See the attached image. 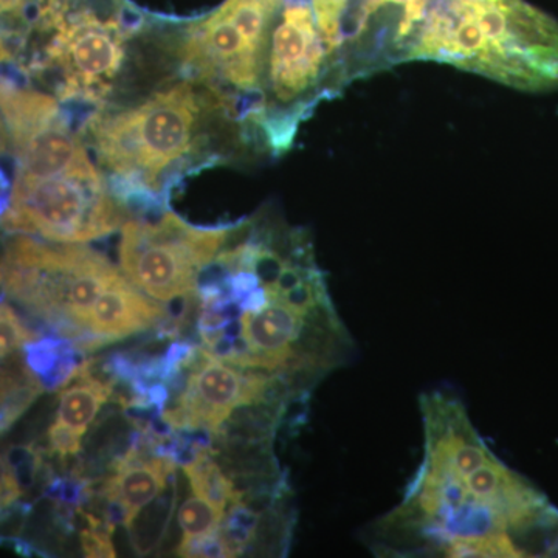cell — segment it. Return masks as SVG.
Here are the masks:
<instances>
[{"instance_id": "3957f363", "label": "cell", "mask_w": 558, "mask_h": 558, "mask_svg": "<svg viewBox=\"0 0 558 558\" xmlns=\"http://www.w3.org/2000/svg\"><path fill=\"white\" fill-rule=\"evenodd\" d=\"M414 61H436L523 90L558 87V25L521 0H432Z\"/></svg>"}, {"instance_id": "44dd1931", "label": "cell", "mask_w": 558, "mask_h": 558, "mask_svg": "<svg viewBox=\"0 0 558 558\" xmlns=\"http://www.w3.org/2000/svg\"><path fill=\"white\" fill-rule=\"evenodd\" d=\"M9 506H11L9 499H7L5 495L0 492V515H2L3 510L9 508Z\"/></svg>"}, {"instance_id": "5bb4252c", "label": "cell", "mask_w": 558, "mask_h": 558, "mask_svg": "<svg viewBox=\"0 0 558 558\" xmlns=\"http://www.w3.org/2000/svg\"><path fill=\"white\" fill-rule=\"evenodd\" d=\"M38 339L10 304L0 301V359L13 354L31 341Z\"/></svg>"}, {"instance_id": "d6986e66", "label": "cell", "mask_w": 558, "mask_h": 558, "mask_svg": "<svg viewBox=\"0 0 558 558\" xmlns=\"http://www.w3.org/2000/svg\"><path fill=\"white\" fill-rule=\"evenodd\" d=\"M0 492L5 495L10 505L16 502L22 495V487L17 480L14 478L13 470H11L5 457H0Z\"/></svg>"}, {"instance_id": "ac0fdd59", "label": "cell", "mask_w": 558, "mask_h": 558, "mask_svg": "<svg viewBox=\"0 0 558 558\" xmlns=\"http://www.w3.org/2000/svg\"><path fill=\"white\" fill-rule=\"evenodd\" d=\"M47 436H49V447L53 453L60 454L62 458L80 453L83 436L54 424H51Z\"/></svg>"}, {"instance_id": "7c38bea8", "label": "cell", "mask_w": 558, "mask_h": 558, "mask_svg": "<svg viewBox=\"0 0 558 558\" xmlns=\"http://www.w3.org/2000/svg\"><path fill=\"white\" fill-rule=\"evenodd\" d=\"M43 391V385L27 366L0 368V435L31 409Z\"/></svg>"}, {"instance_id": "7402d4cb", "label": "cell", "mask_w": 558, "mask_h": 558, "mask_svg": "<svg viewBox=\"0 0 558 558\" xmlns=\"http://www.w3.org/2000/svg\"><path fill=\"white\" fill-rule=\"evenodd\" d=\"M0 284H2V271H0Z\"/></svg>"}, {"instance_id": "277c9868", "label": "cell", "mask_w": 558, "mask_h": 558, "mask_svg": "<svg viewBox=\"0 0 558 558\" xmlns=\"http://www.w3.org/2000/svg\"><path fill=\"white\" fill-rule=\"evenodd\" d=\"M281 5L282 0H226L215 13L183 28L174 49L180 75L215 92L240 124L248 148L260 153H266L264 70Z\"/></svg>"}, {"instance_id": "52a82bcc", "label": "cell", "mask_w": 558, "mask_h": 558, "mask_svg": "<svg viewBox=\"0 0 558 558\" xmlns=\"http://www.w3.org/2000/svg\"><path fill=\"white\" fill-rule=\"evenodd\" d=\"M233 226L194 227L175 213L121 226L120 267L153 300L170 301L196 290L202 269L218 256Z\"/></svg>"}, {"instance_id": "6da1fadb", "label": "cell", "mask_w": 558, "mask_h": 558, "mask_svg": "<svg viewBox=\"0 0 558 558\" xmlns=\"http://www.w3.org/2000/svg\"><path fill=\"white\" fill-rule=\"evenodd\" d=\"M424 457L402 501L366 532L379 557L558 556V513L481 438L461 400L421 398Z\"/></svg>"}, {"instance_id": "ba28073f", "label": "cell", "mask_w": 558, "mask_h": 558, "mask_svg": "<svg viewBox=\"0 0 558 558\" xmlns=\"http://www.w3.org/2000/svg\"><path fill=\"white\" fill-rule=\"evenodd\" d=\"M167 317V307L148 299L123 275L94 304L86 330L109 343L160 325Z\"/></svg>"}, {"instance_id": "7a4b0ae2", "label": "cell", "mask_w": 558, "mask_h": 558, "mask_svg": "<svg viewBox=\"0 0 558 558\" xmlns=\"http://www.w3.org/2000/svg\"><path fill=\"white\" fill-rule=\"evenodd\" d=\"M80 134L113 196L145 213H163L183 175L250 149L218 95L185 75L137 101L92 110Z\"/></svg>"}, {"instance_id": "4fadbf2b", "label": "cell", "mask_w": 558, "mask_h": 558, "mask_svg": "<svg viewBox=\"0 0 558 558\" xmlns=\"http://www.w3.org/2000/svg\"><path fill=\"white\" fill-rule=\"evenodd\" d=\"M226 513V510L216 508L207 499L197 495L186 499L179 509V524L182 527L183 539L220 534Z\"/></svg>"}, {"instance_id": "2e32d148", "label": "cell", "mask_w": 558, "mask_h": 558, "mask_svg": "<svg viewBox=\"0 0 558 558\" xmlns=\"http://www.w3.org/2000/svg\"><path fill=\"white\" fill-rule=\"evenodd\" d=\"M5 458L20 486L22 488L33 486L40 468V454L35 450V447H13V449L7 451Z\"/></svg>"}, {"instance_id": "9c48e42d", "label": "cell", "mask_w": 558, "mask_h": 558, "mask_svg": "<svg viewBox=\"0 0 558 558\" xmlns=\"http://www.w3.org/2000/svg\"><path fill=\"white\" fill-rule=\"evenodd\" d=\"M174 462L167 457L134 458L123 454L113 465V475L102 484L101 497L116 498L132 517L153 502L174 478Z\"/></svg>"}, {"instance_id": "8992f818", "label": "cell", "mask_w": 558, "mask_h": 558, "mask_svg": "<svg viewBox=\"0 0 558 558\" xmlns=\"http://www.w3.org/2000/svg\"><path fill=\"white\" fill-rule=\"evenodd\" d=\"M126 208L113 196L102 171L64 179L14 175L2 227L58 244L100 240L123 226Z\"/></svg>"}, {"instance_id": "30bf717a", "label": "cell", "mask_w": 558, "mask_h": 558, "mask_svg": "<svg viewBox=\"0 0 558 558\" xmlns=\"http://www.w3.org/2000/svg\"><path fill=\"white\" fill-rule=\"evenodd\" d=\"M25 366L44 389L57 391L89 365L86 352L69 339H36L25 344Z\"/></svg>"}, {"instance_id": "8fae6325", "label": "cell", "mask_w": 558, "mask_h": 558, "mask_svg": "<svg viewBox=\"0 0 558 558\" xmlns=\"http://www.w3.org/2000/svg\"><path fill=\"white\" fill-rule=\"evenodd\" d=\"M92 365L94 360L81 371L72 387L61 391L60 405L53 422L58 427L68 428L80 436L86 435L92 422L113 392V380L92 376Z\"/></svg>"}, {"instance_id": "9a60e30c", "label": "cell", "mask_w": 558, "mask_h": 558, "mask_svg": "<svg viewBox=\"0 0 558 558\" xmlns=\"http://www.w3.org/2000/svg\"><path fill=\"white\" fill-rule=\"evenodd\" d=\"M92 494L94 488L86 478H54L46 487L47 497L64 508H83Z\"/></svg>"}, {"instance_id": "e0dca14e", "label": "cell", "mask_w": 558, "mask_h": 558, "mask_svg": "<svg viewBox=\"0 0 558 558\" xmlns=\"http://www.w3.org/2000/svg\"><path fill=\"white\" fill-rule=\"evenodd\" d=\"M182 557H233L229 546L223 542L222 535L213 534L205 537L182 539L178 549Z\"/></svg>"}, {"instance_id": "ffe728a7", "label": "cell", "mask_w": 558, "mask_h": 558, "mask_svg": "<svg viewBox=\"0 0 558 558\" xmlns=\"http://www.w3.org/2000/svg\"><path fill=\"white\" fill-rule=\"evenodd\" d=\"M10 58L9 47L5 46L3 39L0 38V62L7 61Z\"/></svg>"}, {"instance_id": "5b68a950", "label": "cell", "mask_w": 558, "mask_h": 558, "mask_svg": "<svg viewBox=\"0 0 558 558\" xmlns=\"http://www.w3.org/2000/svg\"><path fill=\"white\" fill-rule=\"evenodd\" d=\"M140 24L120 0H46L39 53L32 69L49 73L58 98L100 108L116 89Z\"/></svg>"}]
</instances>
